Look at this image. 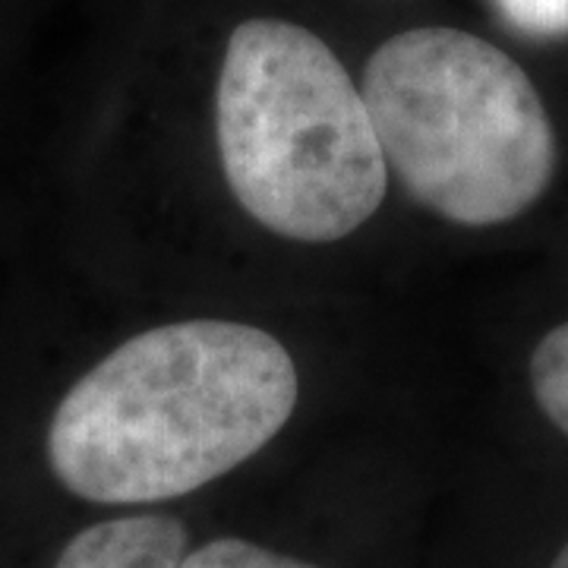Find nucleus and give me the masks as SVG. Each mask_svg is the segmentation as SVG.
Returning <instances> with one entry per match:
<instances>
[{"instance_id": "f257e3e1", "label": "nucleus", "mask_w": 568, "mask_h": 568, "mask_svg": "<svg viewBox=\"0 0 568 568\" xmlns=\"http://www.w3.org/2000/svg\"><path fill=\"white\" fill-rule=\"evenodd\" d=\"M297 366L263 328L183 320L114 347L61 398L48 462L99 506L164 503L265 448L297 407Z\"/></svg>"}, {"instance_id": "f03ea898", "label": "nucleus", "mask_w": 568, "mask_h": 568, "mask_svg": "<svg viewBox=\"0 0 568 568\" xmlns=\"http://www.w3.org/2000/svg\"><path fill=\"white\" fill-rule=\"evenodd\" d=\"M215 133L234 200L278 237L342 241L386 200L388 164L364 92L304 26L246 20L231 32Z\"/></svg>"}, {"instance_id": "7ed1b4c3", "label": "nucleus", "mask_w": 568, "mask_h": 568, "mask_svg": "<svg viewBox=\"0 0 568 568\" xmlns=\"http://www.w3.org/2000/svg\"><path fill=\"white\" fill-rule=\"evenodd\" d=\"M364 102L410 200L465 227L525 215L556 174V133L530 77L493 41L448 26L383 41Z\"/></svg>"}, {"instance_id": "20e7f679", "label": "nucleus", "mask_w": 568, "mask_h": 568, "mask_svg": "<svg viewBox=\"0 0 568 568\" xmlns=\"http://www.w3.org/2000/svg\"><path fill=\"white\" fill-rule=\"evenodd\" d=\"M186 528L171 515H130L80 530L54 568H178Z\"/></svg>"}, {"instance_id": "39448f33", "label": "nucleus", "mask_w": 568, "mask_h": 568, "mask_svg": "<svg viewBox=\"0 0 568 568\" xmlns=\"http://www.w3.org/2000/svg\"><path fill=\"white\" fill-rule=\"evenodd\" d=\"M530 388L544 417L568 436V323L549 328L534 347Z\"/></svg>"}, {"instance_id": "423d86ee", "label": "nucleus", "mask_w": 568, "mask_h": 568, "mask_svg": "<svg viewBox=\"0 0 568 568\" xmlns=\"http://www.w3.org/2000/svg\"><path fill=\"white\" fill-rule=\"evenodd\" d=\"M178 568H320L304 559L250 544L241 537H219L193 552H183Z\"/></svg>"}, {"instance_id": "0eeeda50", "label": "nucleus", "mask_w": 568, "mask_h": 568, "mask_svg": "<svg viewBox=\"0 0 568 568\" xmlns=\"http://www.w3.org/2000/svg\"><path fill=\"white\" fill-rule=\"evenodd\" d=\"M499 13L534 39L568 36V0H496Z\"/></svg>"}, {"instance_id": "6e6552de", "label": "nucleus", "mask_w": 568, "mask_h": 568, "mask_svg": "<svg viewBox=\"0 0 568 568\" xmlns=\"http://www.w3.org/2000/svg\"><path fill=\"white\" fill-rule=\"evenodd\" d=\"M549 568H568V544L562 549H559V556H556V562Z\"/></svg>"}]
</instances>
